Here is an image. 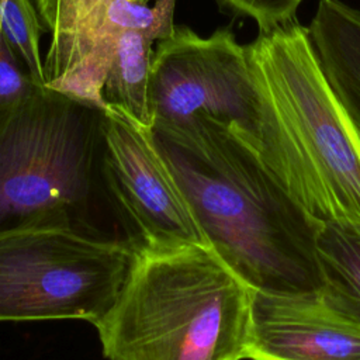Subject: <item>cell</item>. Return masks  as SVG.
Here are the masks:
<instances>
[{
    "label": "cell",
    "mask_w": 360,
    "mask_h": 360,
    "mask_svg": "<svg viewBox=\"0 0 360 360\" xmlns=\"http://www.w3.org/2000/svg\"><path fill=\"white\" fill-rule=\"evenodd\" d=\"M155 41L153 35L143 31H122L117 38L103 86L107 105L118 107L146 128L153 122L149 89Z\"/></svg>",
    "instance_id": "11"
},
{
    "label": "cell",
    "mask_w": 360,
    "mask_h": 360,
    "mask_svg": "<svg viewBox=\"0 0 360 360\" xmlns=\"http://www.w3.org/2000/svg\"><path fill=\"white\" fill-rule=\"evenodd\" d=\"M308 31L332 90L360 128V10L319 0Z\"/></svg>",
    "instance_id": "9"
},
{
    "label": "cell",
    "mask_w": 360,
    "mask_h": 360,
    "mask_svg": "<svg viewBox=\"0 0 360 360\" xmlns=\"http://www.w3.org/2000/svg\"><path fill=\"white\" fill-rule=\"evenodd\" d=\"M252 63L284 135L283 184L322 224L360 226V128L332 90L308 27L259 31Z\"/></svg>",
    "instance_id": "4"
},
{
    "label": "cell",
    "mask_w": 360,
    "mask_h": 360,
    "mask_svg": "<svg viewBox=\"0 0 360 360\" xmlns=\"http://www.w3.org/2000/svg\"><path fill=\"white\" fill-rule=\"evenodd\" d=\"M129 246L60 229L0 235V321L82 319L112 307L134 262Z\"/></svg>",
    "instance_id": "6"
},
{
    "label": "cell",
    "mask_w": 360,
    "mask_h": 360,
    "mask_svg": "<svg viewBox=\"0 0 360 360\" xmlns=\"http://www.w3.org/2000/svg\"><path fill=\"white\" fill-rule=\"evenodd\" d=\"M129 1H139V0H129Z\"/></svg>",
    "instance_id": "16"
},
{
    "label": "cell",
    "mask_w": 360,
    "mask_h": 360,
    "mask_svg": "<svg viewBox=\"0 0 360 360\" xmlns=\"http://www.w3.org/2000/svg\"><path fill=\"white\" fill-rule=\"evenodd\" d=\"M3 31L24 63L28 76L38 86H45L44 60L39 52L42 24L32 0H3L0 3Z\"/></svg>",
    "instance_id": "13"
},
{
    "label": "cell",
    "mask_w": 360,
    "mask_h": 360,
    "mask_svg": "<svg viewBox=\"0 0 360 360\" xmlns=\"http://www.w3.org/2000/svg\"><path fill=\"white\" fill-rule=\"evenodd\" d=\"M34 86L35 83L28 76L24 63L7 39L0 18V103L27 94Z\"/></svg>",
    "instance_id": "15"
},
{
    "label": "cell",
    "mask_w": 360,
    "mask_h": 360,
    "mask_svg": "<svg viewBox=\"0 0 360 360\" xmlns=\"http://www.w3.org/2000/svg\"><path fill=\"white\" fill-rule=\"evenodd\" d=\"M323 291L360 319V226L325 224L318 238Z\"/></svg>",
    "instance_id": "12"
},
{
    "label": "cell",
    "mask_w": 360,
    "mask_h": 360,
    "mask_svg": "<svg viewBox=\"0 0 360 360\" xmlns=\"http://www.w3.org/2000/svg\"><path fill=\"white\" fill-rule=\"evenodd\" d=\"M226 13L252 18L259 31H267L295 20L304 0H215Z\"/></svg>",
    "instance_id": "14"
},
{
    "label": "cell",
    "mask_w": 360,
    "mask_h": 360,
    "mask_svg": "<svg viewBox=\"0 0 360 360\" xmlns=\"http://www.w3.org/2000/svg\"><path fill=\"white\" fill-rule=\"evenodd\" d=\"M105 108L35 84L0 103V235L60 229L136 242L105 176Z\"/></svg>",
    "instance_id": "2"
},
{
    "label": "cell",
    "mask_w": 360,
    "mask_h": 360,
    "mask_svg": "<svg viewBox=\"0 0 360 360\" xmlns=\"http://www.w3.org/2000/svg\"><path fill=\"white\" fill-rule=\"evenodd\" d=\"M248 359L360 360V319L323 290H253Z\"/></svg>",
    "instance_id": "8"
},
{
    "label": "cell",
    "mask_w": 360,
    "mask_h": 360,
    "mask_svg": "<svg viewBox=\"0 0 360 360\" xmlns=\"http://www.w3.org/2000/svg\"><path fill=\"white\" fill-rule=\"evenodd\" d=\"M108 4L110 0H35L41 24L49 34L44 58L45 84L87 55L104 24Z\"/></svg>",
    "instance_id": "10"
},
{
    "label": "cell",
    "mask_w": 360,
    "mask_h": 360,
    "mask_svg": "<svg viewBox=\"0 0 360 360\" xmlns=\"http://www.w3.org/2000/svg\"><path fill=\"white\" fill-rule=\"evenodd\" d=\"M252 295L210 246L143 249L94 326L108 360H243Z\"/></svg>",
    "instance_id": "3"
},
{
    "label": "cell",
    "mask_w": 360,
    "mask_h": 360,
    "mask_svg": "<svg viewBox=\"0 0 360 360\" xmlns=\"http://www.w3.org/2000/svg\"><path fill=\"white\" fill-rule=\"evenodd\" d=\"M149 132L208 246L252 290H323L318 238L325 224L294 198L248 136L202 114L153 121Z\"/></svg>",
    "instance_id": "1"
},
{
    "label": "cell",
    "mask_w": 360,
    "mask_h": 360,
    "mask_svg": "<svg viewBox=\"0 0 360 360\" xmlns=\"http://www.w3.org/2000/svg\"><path fill=\"white\" fill-rule=\"evenodd\" d=\"M105 176L138 252L208 246L149 128L114 105L105 108Z\"/></svg>",
    "instance_id": "7"
},
{
    "label": "cell",
    "mask_w": 360,
    "mask_h": 360,
    "mask_svg": "<svg viewBox=\"0 0 360 360\" xmlns=\"http://www.w3.org/2000/svg\"><path fill=\"white\" fill-rule=\"evenodd\" d=\"M149 94L153 121L212 117L248 136L281 180L284 135L248 45L231 27L201 37L176 25L153 51Z\"/></svg>",
    "instance_id": "5"
}]
</instances>
